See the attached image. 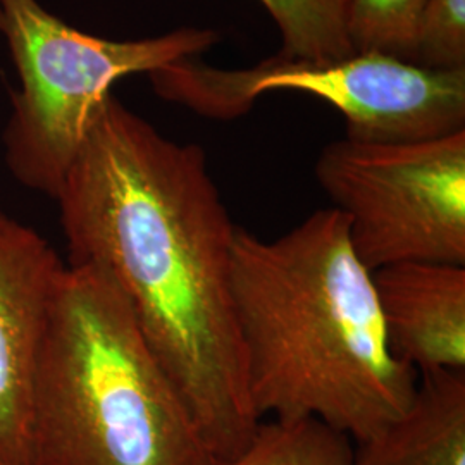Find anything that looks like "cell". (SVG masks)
<instances>
[{"label": "cell", "instance_id": "cell-1", "mask_svg": "<svg viewBox=\"0 0 465 465\" xmlns=\"http://www.w3.org/2000/svg\"><path fill=\"white\" fill-rule=\"evenodd\" d=\"M54 200L67 262L113 282L217 460L236 457L262 420L232 303L238 226L205 152L169 140L111 94Z\"/></svg>", "mask_w": 465, "mask_h": 465}, {"label": "cell", "instance_id": "cell-2", "mask_svg": "<svg viewBox=\"0 0 465 465\" xmlns=\"http://www.w3.org/2000/svg\"><path fill=\"white\" fill-rule=\"evenodd\" d=\"M232 288L261 420L316 419L359 443L405 412L419 374L390 347L372 271L334 207L272 240L238 228Z\"/></svg>", "mask_w": 465, "mask_h": 465}, {"label": "cell", "instance_id": "cell-3", "mask_svg": "<svg viewBox=\"0 0 465 465\" xmlns=\"http://www.w3.org/2000/svg\"><path fill=\"white\" fill-rule=\"evenodd\" d=\"M28 465H219L99 269L59 278L35 374Z\"/></svg>", "mask_w": 465, "mask_h": 465}, {"label": "cell", "instance_id": "cell-4", "mask_svg": "<svg viewBox=\"0 0 465 465\" xmlns=\"http://www.w3.org/2000/svg\"><path fill=\"white\" fill-rule=\"evenodd\" d=\"M0 36L19 76L4 132L5 164L16 182L50 199L119 80L200 57L219 42L214 30L193 26L134 40L102 38L54 16L38 0H0Z\"/></svg>", "mask_w": 465, "mask_h": 465}, {"label": "cell", "instance_id": "cell-5", "mask_svg": "<svg viewBox=\"0 0 465 465\" xmlns=\"http://www.w3.org/2000/svg\"><path fill=\"white\" fill-rule=\"evenodd\" d=\"M149 76L159 97L223 121L247 114L267 92L293 90L332 105L357 142L409 143L465 130V69H430L378 52L336 63L272 55L245 69L192 57Z\"/></svg>", "mask_w": 465, "mask_h": 465}, {"label": "cell", "instance_id": "cell-6", "mask_svg": "<svg viewBox=\"0 0 465 465\" xmlns=\"http://www.w3.org/2000/svg\"><path fill=\"white\" fill-rule=\"evenodd\" d=\"M316 178L369 271L465 266V130L409 143L345 136L321 150Z\"/></svg>", "mask_w": 465, "mask_h": 465}, {"label": "cell", "instance_id": "cell-7", "mask_svg": "<svg viewBox=\"0 0 465 465\" xmlns=\"http://www.w3.org/2000/svg\"><path fill=\"white\" fill-rule=\"evenodd\" d=\"M64 266L40 232L0 213V465H28L35 374Z\"/></svg>", "mask_w": 465, "mask_h": 465}, {"label": "cell", "instance_id": "cell-8", "mask_svg": "<svg viewBox=\"0 0 465 465\" xmlns=\"http://www.w3.org/2000/svg\"><path fill=\"white\" fill-rule=\"evenodd\" d=\"M390 347L417 374L465 371V266L401 262L372 272Z\"/></svg>", "mask_w": 465, "mask_h": 465}, {"label": "cell", "instance_id": "cell-9", "mask_svg": "<svg viewBox=\"0 0 465 465\" xmlns=\"http://www.w3.org/2000/svg\"><path fill=\"white\" fill-rule=\"evenodd\" d=\"M350 465H465V371L419 374L405 412L359 441Z\"/></svg>", "mask_w": 465, "mask_h": 465}, {"label": "cell", "instance_id": "cell-10", "mask_svg": "<svg viewBox=\"0 0 465 465\" xmlns=\"http://www.w3.org/2000/svg\"><path fill=\"white\" fill-rule=\"evenodd\" d=\"M282 35L284 59L336 63L355 52L345 25L347 0H259Z\"/></svg>", "mask_w": 465, "mask_h": 465}, {"label": "cell", "instance_id": "cell-11", "mask_svg": "<svg viewBox=\"0 0 465 465\" xmlns=\"http://www.w3.org/2000/svg\"><path fill=\"white\" fill-rule=\"evenodd\" d=\"M350 438L316 419L261 422L247 449L219 465H350Z\"/></svg>", "mask_w": 465, "mask_h": 465}, {"label": "cell", "instance_id": "cell-12", "mask_svg": "<svg viewBox=\"0 0 465 465\" xmlns=\"http://www.w3.org/2000/svg\"><path fill=\"white\" fill-rule=\"evenodd\" d=\"M428 0H347L345 25L355 54L378 52L412 63Z\"/></svg>", "mask_w": 465, "mask_h": 465}, {"label": "cell", "instance_id": "cell-13", "mask_svg": "<svg viewBox=\"0 0 465 465\" xmlns=\"http://www.w3.org/2000/svg\"><path fill=\"white\" fill-rule=\"evenodd\" d=\"M412 63L441 71L465 69V0L426 2Z\"/></svg>", "mask_w": 465, "mask_h": 465}, {"label": "cell", "instance_id": "cell-14", "mask_svg": "<svg viewBox=\"0 0 465 465\" xmlns=\"http://www.w3.org/2000/svg\"><path fill=\"white\" fill-rule=\"evenodd\" d=\"M0 28H2V9H0Z\"/></svg>", "mask_w": 465, "mask_h": 465}]
</instances>
